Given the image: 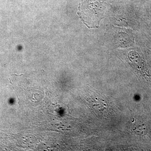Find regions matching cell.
<instances>
[{
	"label": "cell",
	"instance_id": "cell-1",
	"mask_svg": "<svg viewBox=\"0 0 151 151\" xmlns=\"http://www.w3.org/2000/svg\"><path fill=\"white\" fill-rule=\"evenodd\" d=\"M129 58L130 60L137 67L138 70L141 71L143 75L148 76V72H147L145 63L139 55L137 53L134 55V58L131 56Z\"/></svg>",
	"mask_w": 151,
	"mask_h": 151
},
{
	"label": "cell",
	"instance_id": "cell-2",
	"mask_svg": "<svg viewBox=\"0 0 151 151\" xmlns=\"http://www.w3.org/2000/svg\"><path fill=\"white\" fill-rule=\"evenodd\" d=\"M130 131L132 133L138 135H144L147 133V129L145 124L139 122L132 123L130 126Z\"/></svg>",
	"mask_w": 151,
	"mask_h": 151
}]
</instances>
